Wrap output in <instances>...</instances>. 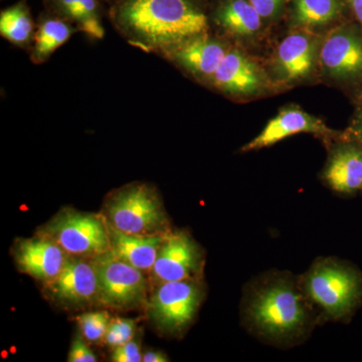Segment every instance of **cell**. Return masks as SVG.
Masks as SVG:
<instances>
[{
	"instance_id": "12",
	"label": "cell",
	"mask_w": 362,
	"mask_h": 362,
	"mask_svg": "<svg viewBox=\"0 0 362 362\" xmlns=\"http://www.w3.org/2000/svg\"><path fill=\"white\" fill-rule=\"evenodd\" d=\"M228 47L207 32L185 40L161 56L197 82L207 86Z\"/></svg>"
},
{
	"instance_id": "6",
	"label": "cell",
	"mask_w": 362,
	"mask_h": 362,
	"mask_svg": "<svg viewBox=\"0 0 362 362\" xmlns=\"http://www.w3.org/2000/svg\"><path fill=\"white\" fill-rule=\"evenodd\" d=\"M69 255L95 258L110 251L109 226L104 214L65 209L40 230Z\"/></svg>"
},
{
	"instance_id": "23",
	"label": "cell",
	"mask_w": 362,
	"mask_h": 362,
	"mask_svg": "<svg viewBox=\"0 0 362 362\" xmlns=\"http://www.w3.org/2000/svg\"><path fill=\"white\" fill-rule=\"evenodd\" d=\"M77 320L83 337L93 343L104 339L111 322L107 312H89L78 316Z\"/></svg>"
},
{
	"instance_id": "22",
	"label": "cell",
	"mask_w": 362,
	"mask_h": 362,
	"mask_svg": "<svg viewBox=\"0 0 362 362\" xmlns=\"http://www.w3.org/2000/svg\"><path fill=\"white\" fill-rule=\"evenodd\" d=\"M35 33L32 16L23 2H18L1 11L0 35L11 44L21 49L30 47Z\"/></svg>"
},
{
	"instance_id": "20",
	"label": "cell",
	"mask_w": 362,
	"mask_h": 362,
	"mask_svg": "<svg viewBox=\"0 0 362 362\" xmlns=\"http://www.w3.org/2000/svg\"><path fill=\"white\" fill-rule=\"evenodd\" d=\"M78 28L63 18H47L40 21L30 47L33 64H44L59 47L66 44Z\"/></svg>"
},
{
	"instance_id": "28",
	"label": "cell",
	"mask_w": 362,
	"mask_h": 362,
	"mask_svg": "<svg viewBox=\"0 0 362 362\" xmlns=\"http://www.w3.org/2000/svg\"><path fill=\"white\" fill-rule=\"evenodd\" d=\"M358 99V104H357L356 114H354V119H352L351 125L344 134L347 137L362 143V94Z\"/></svg>"
},
{
	"instance_id": "4",
	"label": "cell",
	"mask_w": 362,
	"mask_h": 362,
	"mask_svg": "<svg viewBox=\"0 0 362 362\" xmlns=\"http://www.w3.org/2000/svg\"><path fill=\"white\" fill-rule=\"evenodd\" d=\"M108 225L131 235H163L170 230L168 214L156 188L136 182L115 190L104 206Z\"/></svg>"
},
{
	"instance_id": "15",
	"label": "cell",
	"mask_w": 362,
	"mask_h": 362,
	"mask_svg": "<svg viewBox=\"0 0 362 362\" xmlns=\"http://www.w3.org/2000/svg\"><path fill=\"white\" fill-rule=\"evenodd\" d=\"M13 256L21 273L45 285L61 273L69 254L54 240L39 233L37 237L18 240L14 245Z\"/></svg>"
},
{
	"instance_id": "18",
	"label": "cell",
	"mask_w": 362,
	"mask_h": 362,
	"mask_svg": "<svg viewBox=\"0 0 362 362\" xmlns=\"http://www.w3.org/2000/svg\"><path fill=\"white\" fill-rule=\"evenodd\" d=\"M351 16L344 0H290L289 18L295 28L314 30Z\"/></svg>"
},
{
	"instance_id": "27",
	"label": "cell",
	"mask_w": 362,
	"mask_h": 362,
	"mask_svg": "<svg viewBox=\"0 0 362 362\" xmlns=\"http://www.w3.org/2000/svg\"><path fill=\"white\" fill-rule=\"evenodd\" d=\"M69 362H96L97 357L86 344L80 334L76 335L68 356Z\"/></svg>"
},
{
	"instance_id": "9",
	"label": "cell",
	"mask_w": 362,
	"mask_h": 362,
	"mask_svg": "<svg viewBox=\"0 0 362 362\" xmlns=\"http://www.w3.org/2000/svg\"><path fill=\"white\" fill-rule=\"evenodd\" d=\"M206 255L185 230H169L164 235L153 268L152 279L157 285L171 281L202 279Z\"/></svg>"
},
{
	"instance_id": "3",
	"label": "cell",
	"mask_w": 362,
	"mask_h": 362,
	"mask_svg": "<svg viewBox=\"0 0 362 362\" xmlns=\"http://www.w3.org/2000/svg\"><path fill=\"white\" fill-rule=\"evenodd\" d=\"M299 279L320 324L349 322L362 306V272L349 261L320 257Z\"/></svg>"
},
{
	"instance_id": "19",
	"label": "cell",
	"mask_w": 362,
	"mask_h": 362,
	"mask_svg": "<svg viewBox=\"0 0 362 362\" xmlns=\"http://www.w3.org/2000/svg\"><path fill=\"white\" fill-rule=\"evenodd\" d=\"M213 20L223 32L239 37L256 35L265 23L249 0H220Z\"/></svg>"
},
{
	"instance_id": "14",
	"label": "cell",
	"mask_w": 362,
	"mask_h": 362,
	"mask_svg": "<svg viewBox=\"0 0 362 362\" xmlns=\"http://www.w3.org/2000/svg\"><path fill=\"white\" fill-rule=\"evenodd\" d=\"M321 178L338 194L351 197L362 192V143L343 134L331 148Z\"/></svg>"
},
{
	"instance_id": "7",
	"label": "cell",
	"mask_w": 362,
	"mask_h": 362,
	"mask_svg": "<svg viewBox=\"0 0 362 362\" xmlns=\"http://www.w3.org/2000/svg\"><path fill=\"white\" fill-rule=\"evenodd\" d=\"M92 259L98 278V303L120 310L147 304L148 286L143 271L117 258L110 251Z\"/></svg>"
},
{
	"instance_id": "11",
	"label": "cell",
	"mask_w": 362,
	"mask_h": 362,
	"mask_svg": "<svg viewBox=\"0 0 362 362\" xmlns=\"http://www.w3.org/2000/svg\"><path fill=\"white\" fill-rule=\"evenodd\" d=\"M265 71L244 52L228 47L209 87L233 98L257 96L268 87Z\"/></svg>"
},
{
	"instance_id": "10",
	"label": "cell",
	"mask_w": 362,
	"mask_h": 362,
	"mask_svg": "<svg viewBox=\"0 0 362 362\" xmlns=\"http://www.w3.org/2000/svg\"><path fill=\"white\" fill-rule=\"evenodd\" d=\"M45 288L52 301L66 308L96 303L98 278L92 258L69 255L63 270Z\"/></svg>"
},
{
	"instance_id": "5",
	"label": "cell",
	"mask_w": 362,
	"mask_h": 362,
	"mask_svg": "<svg viewBox=\"0 0 362 362\" xmlns=\"http://www.w3.org/2000/svg\"><path fill=\"white\" fill-rule=\"evenodd\" d=\"M204 298L202 279L161 283L147 301L149 318L166 334H183L194 322Z\"/></svg>"
},
{
	"instance_id": "1",
	"label": "cell",
	"mask_w": 362,
	"mask_h": 362,
	"mask_svg": "<svg viewBox=\"0 0 362 362\" xmlns=\"http://www.w3.org/2000/svg\"><path fill=\"white\" fill-rule=\"evenodd\" d=\"M240 318L255 337L282 349L304 342L320 324L299 276L288 271H268L247 283Z\"/></svg>"
},
{
	"instance_id": "16",
	"label": "cell",
	"mask_w": 362,
	"mask_h": 362,
	"mask_svg": "<svg viewBox=\"0 0 362 362\" xmlns=\"http://www.w3.org/2000/svg\"><path fill=\"white\" fill-rule=\"evenodd\" d=\"M299 133H310L325 138H334L338 135L337 132L330 129L321 119L307 113L299 107H285L279 112L277 116L269 121L266 127L257 137L243 147L242 151L249 152L266 148L282 141L285 138Z\"/></svg>"
},
{
	"instance_id": "25",
	"label": "cell",
	"mask_w": 362,
	"mask_h": 362,
	"mask_svg": "<svg viewBox=\"0 0 362 362\" xmlns=\"http://www.w3.org/2000/svg\"><path fill=\"white\" fill-rule=\"evenodd\" d=\"M265 23L277 20L290 0H249Z\"/></svg>"
},
{
	"instance_id": "21",
	"label": "cell",
	"mask_w": 362,
	"mask_h": 362,
	"mask_svg": "<svg viewBox=\"0 0 362 362\" xmlns=\"http://www.w3.org/2000/svg\"><path fill=\"white\" fill-rule=\"evenodd\" d=\"M63 18L77 26L93 40H102L104 26L99 16L97 0H57Z\"/></svg>"
},
{
	"instance_id": "24",
	"label": "cell",
	"mask_w": 362,
	"mask_h": 362,
	"mask_svg": "<svg viewBox=\"0 0 362 362\" xmlns=\"http://www.w3.org/2000/svg\"><path fill=\"white\" fill-rule=\"evenodd\" d=\"M136 322L132 319L117 318L109 324L108 330L105 335V342L109 346H121L134 338Z\"/></svg>"
},
{
	"instance_id": "29",
	"label": "cell",
	"mask_w": 362,
	"mask_h": 362,
	"mask_svg": "<svg viewBox=\"0 0 362 362\" xmlns=\"http://www.w3.org/2000/svg\"><path fill=\"white\" fill-rule=\"evenodd\" d=\"M352 18L362 28V0H344Z\"/></svg>"
},
{
	"instance_id": "26",
	"label": "cell",
	"mask_w": 362,
	"mask_h": 362,
	"mask_svg": "<svg viewBox=\"0 0 362 362\" xmlns=\"http://www.w3.org/2000/svg\"><path fill=\"white\" fill-rule=\"evenodd\" d=\"M142 359L139 342L135 339L114 349L111 356V361L114 362H140Z\"/></svg>"
},
{
	"instance_id": "8",
	"label": "cell",
	"mask_w": 362,
	"mask_h": 362,
	"mask_svg": "<svg viewBox=\"0 0 362 362\" xmlns=\"http://www.w3.org/2000/svg\"><path fill=\"white\" fill-rule=\"evenodd\" d=\"M319 61L326 76L344 84H362V28L343 21L321 42Z\"/></svg>"
},
{
	"instance_id": "13",
	"label": "cell",
	"mask_w": 362,
	"mask_h": 362,
	"mask_svg": "<svg viewBox=\"0 0 362 362\" xmlns=\"http://www.w3.org/2000/svg\"><path fill=\"white\" fill-rule=\"evenodd\" d=\"M319 40L311 30L295 28L278 45L274 57V73L284 84L308 78L319 56Z\"/></svg>"
},
{
	"instance_id": "2",
	"label": "cell",
	"mask_w": 362,
	"mask_h": 362,
	"mask_svg": "<svg viewBox=\"0 0 362 362\" xmlns=\"http://www.w3.org/2000/svg\"><path fill=\"white\" fill-rule=\"evenodd\" d=\"M113 21L130 45L162 54L209 32V18L195 0H122Z\"/></svg>"
},
{
	"instance_id": "30",
	"label": "cell",
	"mask_w": 362,
	"mask_h": 362,
	"mask_svg": "<svg viewBox=\"0 0 362 362\" xmlns=\"http://www.w3.org/2000/svg\"><path fill=\"white\" fill-rule=\"evenodd\" d=\"M142 361L144 362H166L169 361L168 356L161 351H154V350H149L143 354Z\"/></svg>"
},
{
	"instance_id": "17",
	"label": "cell",
	"mask_w": 362,
	"mask_h": 362,
	"mask_svg": "<svg viewBox=\"0 0 362 362\" xmlns=\"http://www.w3.org/2000/svg\"><path fill=\"white\" fill-rule=\"evenodd\" d=\"M108 226L112 254L139 270L151 272L165 233L156 235H131Z\"/></svg>"
}]
</instances>
